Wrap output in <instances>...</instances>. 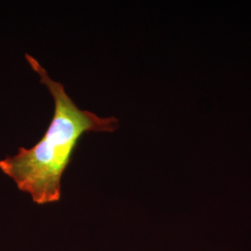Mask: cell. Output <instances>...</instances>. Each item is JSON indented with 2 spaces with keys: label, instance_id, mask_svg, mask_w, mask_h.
<instances>
[{
  "label": "cell",
  "instance_id": "cell-1",
  "mask_svg": "<svg viewBox=\"0 0 251 251\" xmlns=\"http://www.w3.org/2000/svg\"><path fill=\"white\" fill-rule=\"evenodd\" d=\"M25 58L53 97V117L37 144L29 149L20 147L16 154L0 161V170L22 192L28 193L34 202L44 205L60 200L62 176L82 135L90 131L114 132L119 123L113 116L100 117L81 110L62 83L50 78L33 56L25 54Z\"/></svg>",
  "mask_w": 251,
  "mask_h": 251
}]
</instances>
